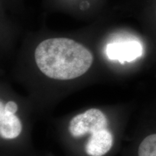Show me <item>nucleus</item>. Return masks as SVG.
Instances as JSON below:
<instances>
[{
	"label": "nucleus",
	"instance_id": "nucleus-3",
	"mask_svg": "<svg viewBox=\"0 0 156 156\" xmlns=\"http://www.w3.org/2000/svg\"><path fill=\"white\" fill-rule=\"evenodd\" d=\"M106 56L110 60L121 64L132 62L143 55V46L137 40L110 43L106 46Z\"/></svg>",
	"mask_w": 156,
	"mask_h": 156
},
{
	"label": "nucleus",
	"instance_id": "nucleus-6",
	"mask_svg": "<svg viewBox=\"0 0 156 156\" xmlns=\"http://www.w3.org/2000/svg\"><path fill=\"white\" fill-rule=\"evenodd\" d=\"M17 111V105L16 103L13 101H9L4 107V113L6 114H15V112Z\"/></svg>",
	"mask_w": 156,
	"mask_h": 156
},
{
	"label": "nucleus",
	"instance_id": "nucleus-5",
	"mask_svg": "<svg viewBox=\"0 0 156 156\" xmlns=\"http://www.w3.org/2000/svg\"><path fill=\"white\" fill-rule=\"evenodd\" d=\"M0 135L4 139H14L22 132V124L13 114L4 113V106H0Z\"/></svg>",
	"mask_w": 156,
	"mask_h": 156
},
{
	"label": "nucleus",
	"instance_id": "nucleus-4",
	"mask_svg": "<svg viewBox=\"0 0 156 156\" xmlns=\"http://www.w3.org/2000/svg\"><path fill=\"white\" fill-rule=\"evenodd\" d=\"M113 145V136L107 129L91 134L85 146V151L90 156H103L110 151Z\"/></svg>",
	"mask_w": 156,
	"mask_h": 156
},
{
	"label": "nucleus",
	"instance_id": "nucleus-1",
	"mask_svg": "<svg viewBox=\"0 0 156 156\" xmlns=\"http://www.w3.org/2000/svg\"><path fill=\"white\" fill-rule=\"evenodd\" d=\"M35 59L45 75L54 80H68L86 73L92 65L93 56L86 47L75 41L55 38L39 44Z\"/></svg>",
	"mask_w": 156,
	"mask_h": 156
},
{
	"label": "nucleus",
	"instance_id": "nucleus-2",
	"mask_svg": "<svg viewBox=\"0 0 156 156\" xmlns=\"http://www.w3.org/2000/svg\"><path fill=\"white\" fill-rule=\"evenodd\" d=\"M108 121L101 111L91 108L70 121L69 130L74 137H81L87 134H93L106 129Z\"/></svg>",
	"mask_w": 156,
	"mask_h": 156
}]
</instances>
